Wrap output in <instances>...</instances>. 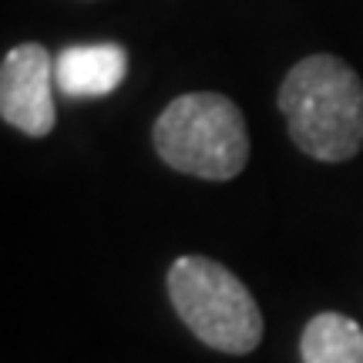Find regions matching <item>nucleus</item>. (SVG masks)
I'll return each mask as SVG.
<instances>
[{
    "instance_id": "5",
    "label": "nucleus",
    "mask_w": 363,
    "mask_h": 363,
    "mask_svg": "<svg viewBox=\"0 0 363 363\" xmlns=\"http://www.w3.org/2000/svg\"><path fill=\"white\" fill-rule=\"evenodd\" d=\"M128 54L118 44H81L67 48L54 61L57 88L71 98H101L125 81Z\"/></svg>"
},
{
    "instance_id": "4",
    "label": "nucleus",
    "mask_w": 363,
    "mask_h": 363,
    "mask_svg": "<svg viewBox=\"0 0 363 363\" xmlns=\"http://www.w3.org/2000/svg\"><path fill=\"white\" fill-rule=\"evenodd\" d=\"M54 57L44 44H17L0 61V118L27 138H44L57 125Z\"/></svg>"
},
{
    "instance_id": "1",
    "label": "nucleus",
    "mask_w": 363,
    "mask_h": 363,
    "mask_svg": "<svg viewBox=\"0 0 363 363\" xmlns=\"http://www.w3.org/2000/svg\"><path fill=\"white\" fill-rule=\"evenodd\" d=\"M289 138L316 162H347L363 148V81L333 54L303 57L279 88Z\"/></svg>"
},
{
    "instance_id": "6",
    "label": "nucleus",
    "mask_w": 363,
    "mask_h": 363,
    "mask_svg": "<svg viewBox=\"0 0 363 363\" xmlns=\"http://www.w3.org/2000/svg\"><path fill=\"white\" fill-rule=\"evenodd\" d=\"M303 363H363V330L343 313L313 316L299 340Z\"/></svg>"
},
{
    "instance_id": "2",
    "label": "nucleus",
    "mask_w": 363,
    "mask_h": 363,
    "mask_svg": "<svg viewBox=\"0 0 363 363\" xmlns=\"http://www.w3.org/2000/svg\"><path fill=\"white\" fill-rule=\"evenodd\" d=\"M158 158L175 172L229 182L249 162V131L239 104L216 91L182 94L155 118Z\"/></svg>"
},
{
    "instance_id": "3",
    "label": "nucleus",
    "mask_w": 363,
    "mask_h": 363,
    "mask_svg": "<svg viewBox=\"0 0 363 363\" xmlns=\"http://www.w3.org/2000/svg\"><path fill=\"white\" fill-rule=\"evenodd\" d=\"M169 296L182 323L219 353H252L262 340V313L242 279L208 256H179L169 269Z\"/></svg>"
}]
</instances>
